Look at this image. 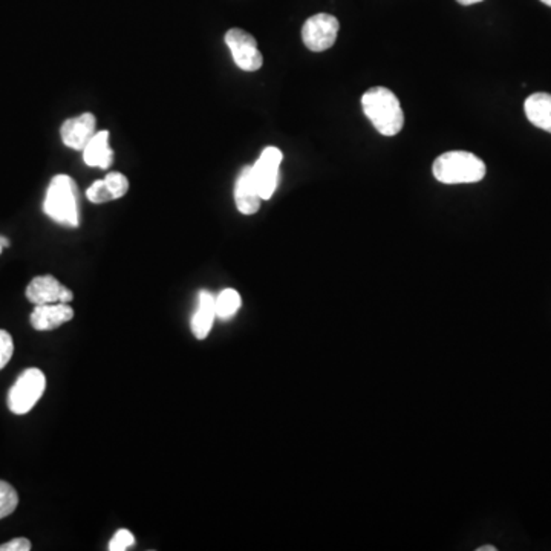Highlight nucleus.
Returning <instances> with one entry per match:
<instances>
[{"label":"nucleus","mask_w":551,"mask_h":551,"mask_svg":"<svg viewBox=\"0 0 551 551\" xmlns=\"http://www.w3.org/2000/svg\"><path fill=\"white\" fill-rule=\"evenodd\" d=\"M364 115L370 118L375 129L385 135L394 137L405 126V112L399 98L386 87H371L362 96Z\"/></svg>","instance_id":"nucleus-1"},{"label":"nucleus","mask_w":551,"mask_h":551,"mask_svg":"<svg viewBox=\"0 0 551 551\" xmlns=\"http://www.w3.org/2000/svg\"><path fill=\"white\" fill-rule=\"evenodd\" d=\"M43 212L54 223L66 227H78L80 224L78 186L74 178L65 173L52 178L46 190Z\"/></svg>","instance_id":"nucleus-2"},{"label":"nucleus","mask_w":551,"mask_h":551,"mask_svg":"<svg viewBox=\"0 0 551 551\" xmlns=\"http://www.w3.org/2000/svg\"><path fill=\"white\" fill-rule=\"evenodd\" d=\"M432 172L443 184H472L486 177V164L473 153L452 151L436 158Z\"/></svg>","instance_id":"nucleus-3"},{"label":"nucleus","mask_w":551,"mask_h":551,"mask_svg":"<svg viewBox=\"0 0 551 551\" xmlns=\"http://www.w3.org/2000/svg\"><path fill=\"white\" fill-rule=\"evenodd\" d=\"M46 390V377L41 370L23 371L8 392V408L15 415L28 414L39 403Z\"/></svg>","instance_id":"nucleus-4"},{"label":"nucleus","mask_w":551,"mask_h":551,"mask_svg":"<svg viewBox=\"0 0 551 551\" xmlns=\"http://www.w3.org/2000/svg\"><path fill=\"white\" fill-rule=\"evenodd\" d=\"M224 41L239 69L256 72L262 68L263 57L259 51L258 41L250 32L241 28H232L225 32Z\"/></svg>","instance_id":"nucleus-5"},{"label":"nucleus","mask_w":551,"mask_h":551,"mask_svg":"<svg viewBox=\"0 0 551 551\" xmlns=\"http://www.w3.org/2000/svg\"><path fill=\"white\" fill-rule=\"evenodd\" d=\"M340 23L334 15L314 14L305 22L302 28V41L309 51L324 52L335 43Z\"/></svg>","instance_id":"nucleus-6"},{"label":"nucleus","mask_w":551,"mask_h":551,"mask_svg":"<svg viewBox=\"0 0 551 551\" xmlns=\"http://www.w3.org/2000/svg\"><path fill=\"white\" fill-rule=\"evenodd\" d=\"M283 160V153L278 147L270 146L263 149L258 161L252 166L254 182L262 201L273 197L279 182V167Z\"/></svg>","instance_id":"nucleus-7"},{"label":"nucleus","mask_w":551,"mask_h":551,"mask_svg":"<svg viewBox=\"0 0 551 551\" xmlns=\"http://www.w3.org/2000/svg\"><path fill=\"white\" fill-rule=\"evenodd\" d=\"M26 298L34 305L69 304L74 293L51 274H45L31 280L26 289Z\"/></svg>","instance_id":"nucleus-8"},{"label":"nucleus","mask_w":551,"mask_h":551,"mask_svg":"<svg viewBox=\"0 0 551 551\" xmlns=\"http://www.w3.org/2000/svg\"><path fill=\"white\" fill-rule=\"evenodd\" d=\"M96 133V118L92 112L68 118L60 126V138L72 151H83Z\"/></svg>","instance_id":"nucleus-9"},{"label":"nucleus","mask_w":551,"mask_h":551,"mask_svg":"<svg viewBox=\"0 0 551 551\" xmlns=\"http://www.w3.org/2000/svg\"><path fill=\"white\" fill-rule=\"evenodd\" d=\"M234 203L243 215H254L261 208L262 197L256 188L252 166L243 167V172L239 173L234 186Z\"/></svg>","instance_id":"nucleus-10"},{"label":"nucleus","mask_w":551,"mask_h":551,"mask_svg":"<svg viewBox=\"0 0 551 551\" xmlns=\"http://www.w3.org/2000/svg\"><path fill=\"white\" fill-rule=\"evenodd\" d=\"M74 319V309L68 304L36 305L31 313V325L37 331H52Z\"/></svg>","instance_id":"nucleus-11"},{"label":"nucleus","mask_w":551,"mask_h":551,"mask_svg":"<svg viewBox=\"0 0 551 551\" xmlns=\"http://www.w3.org/2000/svg\"><path fill=\"white\" fill-rule=\"evenodd\" d=\"M81 152H83V161L87 166L107 170L114 164V158H115V152L111 147V132H96Z\"/></svg>","instance_id":"nucleus-12"},{"label":"nucleus","mask_w":551,"mask_h":551,"mask_svg":"<svg viewBox=\"0 0 551 551\" xmlns=\"http://www.w3.org/2000/svg\"><path fill=\"white\" fill-rule=\"evenodd\" d=\"M216 319V298L207 289H203L197 298V313L192 317V333L197 339L204 340L212 331Z\"/></svg>","instance_id":"nucleus-13"},{"label":"nucleus","mask_w":551,"mask_h":551,"mask_svg":"<svg viewBox=\"0 0 551 551\" xmlns=\"http://www.w3.org/2000/svg\"><path fill=\"white\" fill-rule=\"evenodd\" d=\"M528 122L551 133V94L537 92L524 103Z\"/></svg>","instance_id":"nucleus-14"},{"label":"nucleus","mask_w":551,"mask_h":551,"mask_svg":"<svg viewBox=\"0 0 551 551\" xmlns=\"http://www.w3.org/2000/svg\"><path fill=\"white\" fill-rule=\"evenodd\" d=\"M241 296L233 289H225L216 296V317L221 320H230L241 308Z\"/></svg>","instance_id":"nucleus-15"},{"label":"nucleus","mask_w":551,"mask_h":551,"mask_svg":"<svg viewBox=\"0 0 551 551\" xmlns=\"http://www.w3.org/2000/svg\"><path fill=\"white\" fill-rule=\"evenodd\" d=\"M17 506H19V495L14 487L5 481H0V519L10 516Z\"/></svg>","instance_id":"nucleus-16"},{"label":"nucleus","mask_w":551,"mask_h":551,"mask_svg":"<svg viewBox=\"0 0 551 551\" xmlns=\"http://www.w3.org/2000/svg\"><path fill=\"white\" fill-rule=\"evenodd\" d=\"M105 181H106L107 188L111 190L114 201L126 197L129 188H131V182L127 179L126 175L122 172L107 173L106 177H105Z\"/></svg>","instance_id":"nucleus-17"},{"label":"nucleus","mask_w":551,"mask_h":551,"mask_svg":"<svg viewBox=\"0 0 551 551\" xmlns=\"http://www.w3.org/2000/svg\"><path fill=\"white\" fill-rule=\"evenodd\" d=\"M87 197L89 199V203L92 204H106L109 201H114V197H112L111 190L107 188L105 178L92 182L91 186L87 188Z\"/></svg>","instance_id":"nucleus-18"},{"label":"nucleus","mask_w":551,"mask_h":551,"mask_svg":"<svg viewBox=\"0 0 551 551\" xmlns=\"http://www.w3.org/2000/svg\"><path fill=\"white\" fill-rule=\"evenodd\" d=\"M14 353V342L11 334L5 329H0V371L5 368Z\"/></svg>","instance_id":"nucleus-19"},{"label":"nucleus","mask_w":551,"mask_h":551,"mask_svg":"<svg viewBox=\"0 0 551 551\" xmlns=\"http://www.w3.org/2000/svg\"><path fill=\"white\" fill-rule=\"evenodd\" d=\"M135 546V537L129 530H118L109 542V550L126 551Z\"/></svg>","instance_id":"nucleus-20"},{"label":"nucleus","mask_w":551,"mask_h":551,"mask_svg":"<svg viewBox=\"0 0 551 551\" xmlns=\"http://www.w3.org/2000/svg\"><path fill=\"white\" fill-rule=\"evenodd\" d=\"M31 542L26 537H15L13 541L0 546V551H30Z\"/></svg>","instance_id":"nucleus-21"},{"label":"nucleus","mask_w":551,"mask_h":551,"mask_svg":"<svg viewBox=\"0 0 551 551\" xmlns=\"http://www.w3.org/2000/svg\"><path fill=\"white\" fill-rule=\"evenodd\" d=\"M6 247H10V241L5 236H0V254H2V250Z\"/></svg>","instance_id":"nucleus-22"},{"label":"nucleus","mask_w":551,"mask_h":551,"mask_svg":"<svg viewBox=\"0 0 551 551\" xmlns=\"http://www.w3.org/2000/svg\"><path fill=\"white\" fill-rule=\"evenodd\" d=\"M458 4L461 5H475V4H480L482 0H456Z\"/></svg>","instance_id":"nucleus-23"},{"label":"nucleus","mask_w":551,"mask_h":551,"mask_svg":"<svg viewBox=\"0 0 551 551\" xmlns=\"http://www.w3.org/2000/svg\"><path fill=\"white\" fill-rule=\"evenodd\" d=\"M478 551H496L495 546H480Z\"/></svg>","instance_id":"nucleus-24"},{"label":"nucleus","mask_w":551,"mask_h":551,"mask_svg":"<svg viewBox=\"0 0 551 551\" xmlns=\"http://www.w3.org/2000/svg\"><path fill=\"white\" fill-rule=\"evenodd\" d=\"M542 4H546V5L551 6V0H541Z\"/></svg>","instance_id":"nucleus-25"}]
</instances>
